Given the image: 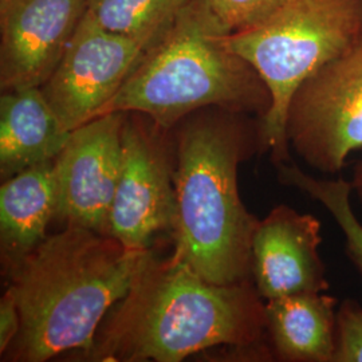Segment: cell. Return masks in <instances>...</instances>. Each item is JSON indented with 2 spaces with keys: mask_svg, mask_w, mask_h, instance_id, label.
Listing matches in <instances>:
<instances>
[{
  "mask_svg": "<svg viewBox=\"0 0 362 362\" xmlns=\"http://www.w3.org/2000/svg\"><path fill=\"white\" fill-rule=\"evenodd\" d=\"M263 300L250 281L211 284L180 259L152 252L83 357L179 362L214 346L251 348L267 332Z\"/></svg>",
  "mask_w": 362,
  "mask_h": 362,
  "instance_id": "1",
  "label": "cell"
},
{
  "mask_svg": "<svg viewBox=\"0 0 362 362\" xmlns=\"http://www.w3.org/2000/svg\"><path fill=\"white\" fill-rule=\"evenodd\" d=\"M152 250H133L82 227L47 236L7 267L21 330L7 360L43 362L91 349L107 313L127 296ZM82 354V356H83ZM4 356V354H3Z\"/></svg>",
  "mask_w": 362,
  "mask_h": 362,
  "instance_id": "2",
  "label": "cell"
},
{
  "mask_svg": "<svg viewBox=\"0 0 362 362\" xmlns=\"http://www.w3.org/2000/svg\"><path fill=\"white\" fill-rule=\"evenodd\" d=\"M209 109V107H208ZM184 118L176 134L173 257L216 285L250 281L259 221L238 189L239 164L262 139L242 116L214 107Z\"/></svg>",
  "mask_w": 362,
  "mask_h": 362,
  "instance_id": "3",
  "label": "cell"
},
{
  "mask_svg": "<svg viewBox=\"0 0 362 362\" xmlns=\"http://www.w3.org/2000/svg\"><path fill=\"white\" fill-rule=\"evenodd\" d=\"M228 34L208 0H187L97 117L136 112L165 132L208 107L263 118L270 93L257 70L228 46Z\"/></svg>",
  "mask_w": 362,
  "mask_h": 362,
  "instance_id": "4",
  "label": "cell"
},
{
  "mask_svg": "<svg viewBox=\"0 0 362 362\" xmlns=\"http://www.w3.org/2000/svg\"><path fill=\"white\" fill-rule=\"evenodd\" d=\"M361 34L362 0H286L262 23L228 34V46L270 93V109L259 125L262 148L272 151L275 167L291 161L286 122L294 93Z\"/></svg>",
  "mask_w": 362,
  "mask_h": 362,
  "instance_id": "5",
  "label": "cell"
},
{
  "mask_svg": "<svg viewBox=\"0 0 362 362\" xmlns=\"http://www.w3.org/2000/svg\"><path fill=\"white\" fill-rule=\"evenodd\" d=\"M286 133L296 153L324 175L339 173L362 149V34L298 88Z\"/></svg>",
  "mask_w": 362,
  "mask_h": 362,
  "instance_id": "6",
  "label": "cell"
},
{
  "mask_svg": "<svg viewBox=\"0 0 362 362\" xmlns=\"http://www.w3.org/2000/svg\"><path fill=\"white\" fill-rule=\"evenodd\" d=\"M164 133L149 117L125 113L109 235L133 250L149 248L156 233L172 231L175 226V168Z\"/></svg>",
  "mask_w": 362,
  "mask_h": 362,
  "instance_id": "7",
  "label": "cell"
},
{
  "mask_svg": "<svg viewBox=\"0 0 362 362\" xmlns=\"http://www.w3.org/2000/svg\"><path fill=\"white\" fill-rule=\"evenodd\" d=\"M141 45L109 33L85 13L64 57L40 88L67 132L98 116L144 52Z\"/></svg>",
  "mask_w": 362,
  "mask_h": 362,
  "instance_id": "8",
  "label": "cell"
},
{
  "mask_svg": "<svg viewBox=\"0 0 362 362\" xmlns=\"http://www.w3.org/2000/svg\"><path fill=\"white\" fill-rule=\"evenodd\" d=\"M124 112L107 113L71 130L55 158L57 219L109 235V216L121 170Z\"/></svg>",
  "mask_w": 362,
  "mask_h": 362,
  "instance_id": "9",
  "label": "cell"
},
{
  "mask_svg": "<svg viewBox=\"0 0 362 362\" xmlns=\"http://www.w3.org/2000/svg\"><path fill=\"white\" fill-rule=\"evenodd\" d=\"M86 13L88 0H0L1 91L42 88Z\"/></svg>",
  "mask_w": 362,
  "mask_h": 362,
  "instance_id": "10",
  "label": "cell"
},
{
  "mask_svg": "<svg viewBox=\"0 0 362 362\" xmlns=\"http://www.w3.org/2000/svg\"><path fill=\"white\" fill-rule=\"evenodd\" d=\"M321 221L288 206L259 221L251 247V275L264 300L299 293H326L330 284L320 255Z\"/></svg>",
  "mask_w": 362,
  "mask_h": 362,
  "instance_id": "11",
  "label": "cell"
},
{
  "mask_svg": "<svg viewBox=\"0 0 362 362\" xmlns=\"http://www.w3.org/2000/svg\"><path fill=\"white\" fill-rule=\"evenodd\" d=\"M40 88L3 91L0 98L1 179L55 160L70 137Z\"/></svg>",
  "mask_w": 362,
  "mask_h": 362,
  "instance_id": "12",
  "label": "cell"
},
{
  "mask_svg": "<svg viewBox=\"0 0 362 362\" xmlns=\"http://www.w3.org/2000/svg\"><path fill=\"white\" fill-rule=\"evenodd\" d=\"M55 160L25 169L0 188V245L6 267L42 243L57 219Z\"/></svg>",
  "mask_w": 362,
  "mask_h": 362,
  "instance_id": "13",
  "label": "cell"
},
{
  "mask_svg": "<svg viewBox=\"0 0 362 362\" xmlns=\"http://www.w3.org/2000/svg\"><path fill=\"white\" fill-rule=\"evenodd\" d=\"M337 299L325 293H299L266 300L267 333L279 360L333 362Z\"/></svg>",
  "mask_w": 362,
  "mask_h": 362,
  "instance_id": "14",
  "label": "cell"
},
{
  "mask_svg": "<svg viewBox=\"0 0 362 362\" xmlns=\"http://www.w3.org/2000/svg\"><path fill=\"white\" fill-rule=\"evenodd\" d=\"M187 0H88V13L105 30L151 49Z\"/></svg>",
  "mask_w": 362,
  "mask_h": 362,
  "instance_id": "15",
  "label": "cell"
},
{
  "mask_svg": "<svg viewBox=\"0 0 362 362\" xmlns=\"http://www.w3.org/2000/svg\"><path fill=\"white\" fill-rule=\"evenodd\" d=\"M276 175L284 185L294 187L310 196L332 214L345 235L346 254L362 275V224L350 203L353 188L349 181L342 177L334 180L313 177L293 161L276 165Z\"/></svg>",
  "mask_w": 362,
  "mask_h": 362,
  "instance_id": "16",
  "label": "cell"
},
{
  "mask_svg": "<svg viewBox=\"0 0 362 362\" xmlns=\"http://www.w3.org/2000/svg\"><path fill=\"white\" fill-rule=\"evenodd\" d=\"M212 10L231 33L257 26L286 0H208Z\"/></svg>",
  "mask_w": 362,
  "mask_h": 362,
  "instance_id": "17",
  "label": "cell"
},
{
  "mask_svg": "<svg viewBox=\"0 0 362 362\" xmlns=\"http://www.w3.org/2000/svg\"><path fill=\"white\" fill-rule=\"evenodd\" d=\"M333 362H362V306L354 299L342 300L337 310Z\"/></svg>",
  "mask_w": 362,
  "mask_h": 362,
  "instance_id": "18",
  "label": "cell"
},
{
  "mask_svg": "<svg viewBox=\"0 0 362 362\" xmlns=\"http://www.w3.org/2000/svg\"><path fill=\"white\" fill-rule=\"evenodd\" d=\"M21 330V314L13 293L7 288L0 300V356L13 345Z\"/></svg>",
  "mask_w": 362,
  "mask_h": 362,
  "instance_id": "19",
  "label": "cell"
},
{
  "mask_svg": "<svg viewBox=\"0 0 362 362\" xmlns=\"http://www.w3.org/2000/svg\"><path fill=\"white\" fill-rule=\"evenodd\" d=\"M350 184H351L353 192L357 196L358 203L362 206V158L353 169V177Z\"/></svg>",
  "mask_w": 362,
  "mask_h": 362,
  "instance_id": "20",
  "label": "cell"
}]
</instances>
